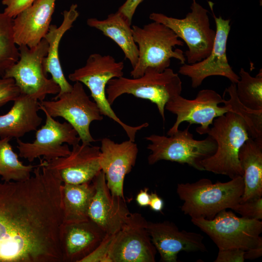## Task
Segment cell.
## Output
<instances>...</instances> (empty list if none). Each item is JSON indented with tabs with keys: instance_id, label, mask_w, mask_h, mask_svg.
<instances>
[{
	"instance_id": "obj_22",
	"label": "cell",
	"mask_w": 262,
	"mask_h": 262,
	"mask_svg": "<svg viewBox=\"0 0 262 262\" xmlns=\"http://www.w3.org/2000/svg\"><path fill=\"white\" fill-rule=\"evenodd\" d=\"M77 8V4H73L68 10L64 11L63 20L60 26L50 25L44 37L48 48L47 55L43 60V67L45 74L49 73L51 79L60 87V91L56 96L69 92L73 87L64 74L59 59V47L63 35L72 28L79 16Z\"/></svg>"
},
{
	"instance_id": "obj_4",
	"label": "cell",
	"mask_w": 262,
	"mask_h": 262,
	"mask_svg": "<svg viewBox=\"0 0 262 262\" xmlns=\"http://www.w3.org/2000/svg\"><path fill=\"white\" fill-rule=\"evenodd\" d=\"M131 28L139 52L138 62L130 72L132 78L141 76L148 67L162 72L169 68L172 58L185 64L183 51L174 49L183 46L184 42L168 27L152 21L142 27L132 25Z\"/></svg>"
},
{
	"instance_id": "obj_21",
	"label": "cell",
	"mask_w": 262,
	"mask_h": 262,
	"mask_svg": "<svg viewBox=\"0 0 262 262\" xmlns=\"http://www.w3.org/2000/svg\"><path fill=\"white\" fill-rule=\"evenodd\" d=\"M39 110L40 101L20 94L10 110L0 115V138L19 139L36 131L43 119L38 114Z\"/></svg>"
},
{
	"instance_id": "obj_23",
	"label": "cell",
	"mask_w": 262,
	"mask_h": 262,
	"mask_svg": "<svg viewBox=\"0 0 262 262\" xmlns=\"http://www.w3.org/2000/svg\"><path fill=\"white\" fill-rule=\"evenodd\" d=\"M86 23L114 41L122 50L132 68L135 66L138 60V47L134 40L131 24L122 14L117 11L102 20L89 18Z\"/></svg>"
},
{
	"instance_id": "obj_36",
	"label": "cell",
	"mask_w": 262,
	"mask_h": 262,
	"mask_svg": "<svg viewBox=\"0 0 262 262\" xmlns=\"http://www.w3.org/2000/svg\"><path fill=\"white\" fill-rule=\"evenodd\" d=\"M151 210L159 212H161L164 207V202L156 193L150 194V201L149 205Z\"/></svg>"
},
{
	"instance_id": "obj_16",
	"label": "cell",
	"mask_w": 262,
	"mask_h": 262,
	"mask_svg": "<svg viewBox=\"0 0 262 262\" xmlns=\"http://www.w3.org/2000/svg\"><path fill=\"white\" fill-rule=\"evenodd\" d=\"M146 229L160 254L161 262H177L178 254L181 251H207L203 235L195 232L180 230L171 221H147Z\"/></svg>"
},
{
	"instance_id": "obj_5",
	"label": "cell",
	"mask_w": 262,
	"mask_h": 262,
	"mask_svg": "<svg viewBox=\"0 0 262 262\" xmlns=\"http://www.w3.org/2000/svg\"><path fill=\"white\" fill-rule=\"evenodd\" d=\"M124 68V63L117 62L112 56L95 53L89 56L84 66L70 73L68 78L86 86L101 115L118 123L124 129L129 139L134 142L136 133L147 127L148 123L145 122L134 127L123 122L112 109L106 94L108 82L112 79L123 76Z\"/></svg>"
},
{
	"instance_id": "obj_10",
	"label": "cell",
	"mask_w": 262,
	"mask_h": 262,
	"mask_svg": "<svg viewBox=\"0 0 262 262\" xmlns=\"http://www.w3.org/2000/svg\"><path fill=\"white\" fill-rule=\"evenodd\" d=\"M40 105L52 117H62L69 123L82 143L96 141L90 133V125L94 121L102 120L103 115L81 82H76L69 92L56 96L52 100L40 101Z\"/></svg>"
},
{
	"instance_id": "obj_13",
	"label": "cell",
	"mask_w": 262,
	"mask_h": 262,
	"mask_svg": "<svg viewBox=\"0 0 262 262\" xmlns=\"http://www.w3.org/2000/svg\"><path fill=\"white\" fill-rule=\"evenodd\" d=\"M147 221L140 213H130L114 234L108 251L109 262H155L156 249L147 230Z\"/></svg>"
},
{
	"instance_id": "obj_19",
	"label": "cell",
	"mask_w": 262,
	"mask_h": 262,
	"mask_svg": "<svg viewBox=\"0 0 262 262\" xmlns=\"http://www.w3.org/2000/svg\"><path fill=\"white\" fill-rule=\"evenodd\" d=\"M56 0H36L13 18L14 38L18 46L37 45L47 33Z\"/></svg>"
},
{
	"instance_id": "obj_14",
	"label": "cell",
	"mask_w": 262,
	"mask_h": 262,
	"mask_svg": "<svg viewBox=\"0 0 262 262\" xmlns=\"http://www.w3.org/2000/svg\"><path fill=\"white\" fill-rule=\"evenodd\" d=\"M216 25L215 36L209 55L200 61L192 64L185 63L180 67L179 73L191 80L194 88L199 86L207 78L213 76H223L236 84L239 80L229 65L227 56V44L230 30V19L217 17L213 11V3L208 2Z\"/></svg>"
},
{
	"instance_id": "obj_32",
	"label": "cell",
	"mask_w": 262,
	"mask_h": 262,
	"mask_svg": "<svg viewBox=\"0 0 262 262\" xmlns=\"http://www.w3.org/2000/svg\"><path fill=\"white\" fill-rule=\"evenodd\" d=\"M113 236L106 234L97 247L82 262H109L108 251Z\"/></svg>"
},
{
	"instance_id": "obj_29",
	"label": "cell",
	"mask_w": 262,
	"mask_h": 262,
	"mask_svg": "<svg viewBox=\"0 0 262 262\" xmlns=\"http://www.w3.org/2000/svg\"><path fill=\"white\" fill-rule=\"evenodd\" d=\"M13 18L0 12V76L17 62L19 52L14 38Z\"/></svg>"
},
{
	"instance_id": "obj_8",
	"label": "cell",
	"mask_w": 262,
	"mask_h": 262,
	"mask_svg": "<svg viewBox=\"0 0 262 262\" xmlns=\"http://www.w3.org/2000/svg\"><path fill=\"white\" fill-rule=\"evenodd\" d=\"M191 12L183 18L152 13V21L161 23L172 30L187 45L186 61L192 64L201 61L210 53L214 43L215 31L211 28L208 11L193 0Z\"/></svg>"
},
{
	"instance_id": "obj_37",
	"label": "cell",
	"mask_w": 262,
	"mask_h": 262,
	"mask_svg": "<svg viewBox=\"0 0 262 262\" xmlns=\"http://www.w3.org/2000/svg\"><path fill=\"white\" fill-rule=\"evenodd\" d=\"M147 188L141 190L136 196V201L138 205L142 207L148 206L150 201V194Z\"/></svg>"
},
{
	"instance_id": "obj_17",
	"label": "cell",
	"mask_w": 262,
	"mask_h": 262,
	"mask_svg": "<svg viewBox=\"0 0 262 262\" xmlns=\"http://www.w3.org/2000/svg\"><path fill=\"white\" fill-rule=\"evenodd\" d=\"M92 181L95 186V192L89 207V219L106 234H115L131 213L125 199L111 194L102 171Z\"/></svg>"
},
{
	"instance_id": "obj_15",
	"label": "cell",
	"mask_w": 262,
	"mask_h": 262,
	"mask_svg": "<svg viewBox=\"0 0 262 262\" xmlns=\"http://www.w3.org/2000/svg\"><path fill=\"white\" fill-rule=\"evenodd\" d=\"M100 156V147L82 143L73 146L67 156L50 161L40 160L63 183L77 184L92 181L101 171Z\"/></svg>"
},
{
	"instance_id": "obj_24",
	"label": "cell",
	"mask_w": 262,
	"mask_h": 262,
	"mask_svg": "<svg viewBox=\"0 0 262 262\" xmlns=\"http://www.w3.org/2000/svg\"><path fill=\"white\" fill-rule=\"evenodd\" d=\"M238 157L244 184L240 202L262 197V143L249 137L240 148Z\"/></svg>"
},
{
	"instance_id": "obj_34",
	"label": "cell",
	"mask_w": 262,
	"mask_h": 262,
	"mask_svg": "<svg viewBox=\"0 0 262 262\" xmlns=\"http://www.w3.org/2000/svg\"><path fill=\"white\" fill-rule=\"evenodd\" d=\"M245 251L240 249H219L214 262H244Z\"/></svg>"
},
{
	"instance_id": "obj_6",
	"label": "cell",
	"mask_w": 262,
	"mask_h": 262,
	"mask_svg": "<svg viewBox=\"0 0 262 262\" xmlns=\"http://www.w3.org/2000/svg\"><path fill=\"white\" fill-rule=\"evenodd\" d=\"M189 126L169 136L151 134L146 137L150 142L147 147L151 151L148 163L152 165L161 160L170 161L204 171L201 163L214 154L216 142L210 135L203 140L195 139L189 131Z\"/></svg>"
},
{
	"instance_id": "obj_7",
	"label": "cell",
	"mask_w": 262,
	"mask_h": 262,
	"mask_svg": "<svg viewBox=\"0 0 262 262\" xmlns=\"http://www.w3.org/2000/svg\"><path fill=\"white\" fill-rule=\"evenodd\" d=\"M192 223L205 233L219 249H240L245 251L262 246V222L238 217L223 210L214 218H191Z\"/></svg>"
},
{
	"instance_id": "obj_3",
	"label": "cell",
	"mask_w": 262,
	"mask_h": 262,
	"mask_svg": "<svg viewBox=\"0 0 262 262\" xmlns=\"http://www.w3.org/2000/svg\"><path fill=\"white\" fill-rule=\"evenodd\" d=\"M182 88L181 80L173 69L167 68L159 72L154 68L148 67L141 76L136 78L122 76L111 79L106 86V94L111 105L125 94L148 100L156 105L164 121L166 104L180 95Z\"/></svg>"
},
{
	"instance_id": "obj_28",
	"label": "cell",
	"mask_w": 262,
	"mask_h": 262,
	"mask_svg": "<svg viewBox=\"0 0 262 262\" xmlns=\"http://www.w3.org/2000/svg\"><path fill=\"white\" fill-rule=\"evenodd\" d=\"M229 96L223 103L229 106L230 112L241 116L247 126L251 138L262 143V110H254L243 105L238 100L236 93V84L231 83L226 89Z\"/></svg>"
},
{
	"instance_id": "obj_25",
	"label": "cell",
	"mask_w": 262,
	"mask_h": 262,
	"mask_svg": "<svg viewBox=\"0 0 262 262\" xmlns=\"http://www.w3.org/2000/svg\"><path fill=\"white\" fill-rule=\"evenodd\" d=\"M95 192L92 181L82 184L63 183L62 192L63 224L88 220V209Z\"/></svg>"
},
{
	"instance_id": "obj_12",
	"label": "cell",
	"mask_w": 262,
	"mask_h": 262,
	"mask_svg": "<svg viewBox=\"0 0 262 262\" xmlns=\"http://www.w3.org/2000/svg\"><path fill=\"white\" fill-rule=\"evenodd\" d=\"M224 99L214 90H200L195 98L188 99L179 95L168 101L165 110L177 115L176 120L167 133L171 135L179 130L180 124L186 121L191 124H199L196 131L200 135L207 134L213 120L230 112L229 106L223 103Z\"/></svg>"
},
{
	"instance_id": "obj_35",
	"label": "cell",
	"mask_w": 262,
	"mask_h": 262,
	"mask_svg": "<svg viewBox=\"0 0 262 262\" xmlns=\"http://www.w3.org/2000/svg\"><path fill=\"white\" fill-rule=\"evenodd\" d=\"M144 0H126L119 8L118 11L122 14L131 24L132 19L139 5Z\"/></svg>"
},
{
	"instance_id": "obj_1",
	"label": "cell",
	"mask_w": 262,
	"mask_h": 262,
	"mask_svg": "<svg viewBox=\"0 0 262 262\" xmlns=\"http://www.w3.org/2000/svg\"><path fill=\"white\" fill-rule=\"evenodd\" d=\"M244 187L242 176L216 183L202 178L192 183H178L177 193L183 201L180 209L184 214L191 218L211 220L220 212L231 209L239 203Z\"/></svg>"
},
{
	"instance_id": "obj_18",
	"label": "cell",
	"mask_w": 262,
	"mask_h": 262,
	"mask_svg": "<svg viewBox=\"0 0 262 262\" xmlns=\"http://www.w3.org/2000/svg\"><path fill=\"white\" fill-rule=\"evenodd\" d=\"M100 148V164L107 185L112 195L124 198V179L135 164L138 152L137 144L129 139L117 143L104 138Z\"/></svg>"
},
{
	"instance_id": "obj_20",
	"label": "cell",
	"mask_w": 262,
	"mask_h": 262,
	"mask_svg": "<svg viewBox=\"0 0 262 262\" xmlns=\"http://www.w3.org/2000/svg\"><path fill=\"white\" fill-rule=\"evenodd\" d=\"M106 234L90 220L62 224L60 242L63 262H82L101 243Z\"/></svg>"
},
{
	"instance_id": "obj_27",
	"label": "cell",
	"mask_w": 262,
	"mask_h": 262,
	"mask_svg": "<svg viewBox=\"0 0 262 262\" xmlns=\"http://www.w3.org/2000/svg\"><path fill=\"white\" fill-rule=\"evenodd\" d=\"M239 80L236 84V93L239 101L247 108L262 110V71L253 77L241 68Z\"/></svg>"
},
{
	"instance_id": "obj_30",
	"label": "cell",
	"mask_w": 262,
	"mask_h": 262,
	"mask_svg": "<svg viewBox=\"0 0 262 262\" xmlns=\"http://www.w3.org/2000/svg\"><path fill=\"white\" fill-rule=\"evenodd\" d=\"M242 217L261 220L262 219V197L239 202L232 209Z\"/></svg>"
},
{
	"instance_id": "obj_9",
	"label": "cell",
	"mask_w": 262,
	"mask_h": 262,
	"mask_svg": "<svg viewBox=\"0 0 262 262\" xmlns=\"http://www.w3.org/2000/svg\"><path fill=\"white\" fill-rule=\"evenodd\" d=\"M48 48L44 38L32 48L18 46V60L6 69L2 77L13 78L20 94L40 102L48 95H57L60 91L59 85L51 78L48 79L43 70V60L47 55Z\"/></svg>"
},
{
	"instance_id": "obj_26",
	"label": "cell",
	"mask_w": 262,
	"mask_h": 262,
	"mask_svg": "<svg viewBox=\"0 0 262 262\" xmlns=\"http://www.w3.org/2000/svg\"><path fill=\"white\" fill-rule=\"evenodd\" d=\"M11 139L0 138V177L1 181H22L31 176L37 165H25L18 159L10 144Z\"/></svg>"
},
{
	"instance_id": "obj_33",
	"label": "cell",
	"mask_w": 262,
	"mask_h": 262,
	"mask_svg": "<svg viewBox=\"0 0 262 262\" xmlns=\"http://www.w3.org/2000/svg\"><path fill=\"white\" fill-rule=\"evenodd\" d=\"M36 0H2L5 6L3 13L14 18L19 13L31 6Z\"/></svg>"
},
{
	"instance_id": "obj_11",
	"label": "cell",
	"mask_w": 262,
	"mask_h": 262,
	"mask_svg": "<svg viewBox=\"0 0 262 262\" xmlns=\"http://www.w3.org/2000/svg\"><path fill=\"white\" fill-rule=\"evenodd\" d=\"M40 107L45 115V123L36 131L35 139L32 142L16 139L19 156L29 162L40 157L50 161L67 156L71 150L64 144L72 146L79 144L81 139L77 132L67 122L61 123L56 120L40 105Z\"/></svg>"
},
{
	"instance_id": "obj_2",
	"label": "cell",
	"mask_w": 262,
	"mask_h": 262,
	"mask_svg": "<svg viewBox=\"0 0 262 262\" xmlns=\"http://www.w3.org/2000/svg\"><path fill=\"white\" fill-rule=\"evenodd\" d=\"M207 132L216 142L213 154L202 161L204 171L232 179L243 176L238 154L249 138L245 120L239 115L228 112L215 118Z\"/></svg>"
},
{
	"instance_id": "obj_31",
	"label": "cell",
	"mask_w": 262,
	"mask_h": 262,
	"mask_svg": "<svg viewBox=\"0 0 262 262\" xmlns=\"http://www.w3.org/2000/svg\"><path fill=\"white\" fill-rule=\"evenodd\" d=\"M20 95V90L13 78H0V107L14 101Z\"/></svg>"
},
{
	"instance_id": "obj_38",
	"label": "cell",
	"mask_w": 262,
	"mask_h": 262,
	"mask_svg": "<svg viewBox=\"0 0 262 262\" xmlns=\"http://www.w3.org/2000/svg\"><path fill=\"white\" fill-rule=\"evenodd\" d=\"M262 255V246L251 248L245 251V260H254Z\"/></svg>"
}]
</instances>
